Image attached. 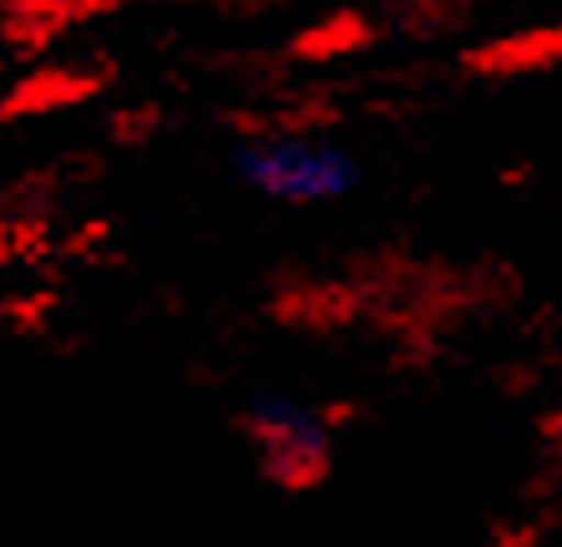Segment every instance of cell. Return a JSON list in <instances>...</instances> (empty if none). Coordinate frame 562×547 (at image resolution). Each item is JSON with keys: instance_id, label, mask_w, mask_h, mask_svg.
Masks as SVG:
<instances>
[{"instance_id": "cell-2", "label": "cell", "mask_w": 562, "mask_h": 547, "mask_svg": "<svg viewBox=\"0 0 562 547\" xmlns=\"http://www.w3.org/2000/svg\"><path fill=\"white\" fill-rule=\"evenodd\" d=\"M244 431H249L259 467L284 487H304L329 467L335 431L319 416V405L304 401L300 391L284 386H259L244 401Z\"/></svg>"}, {"instance_id": "cell-1", "label": "cell", "mask_w": 562, "mask_h": 547, "mask_svg": "<svg viewBox=\"0 0 562 547\" xmlns=\"http://www.w3.org/2000/svg\"><path fill=\"white\" fill-rule=\"evenodd\" d=\"M228 172L238 188L279 209H329L366 178L360 157L319 132H249L228 147Z\"/></svg>"}]
</instances>
